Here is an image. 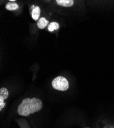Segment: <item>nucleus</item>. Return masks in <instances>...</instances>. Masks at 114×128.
I'll list each match as a JSON object with an SVG mask.
<instances>
[{"label": "nucleus", "instance_id": "f257e3e1", "mask_svg": "<svg viewBox=\"0 0 114 128\" xmlns=\"http://www.w3.org/2000/svg\"><path fill=\"white\" fill-rule=\"evenodd\" d=\"M43 107L41 101L36 98H29L23 100L17 108L19 115L23 116H28L31 114L37 112Z\"/></svg>", "mask_w": 114, "mask_h": 128}, {"label": "nucleus", "instance_id": "f03ea898", "mask_svg": "<svg viewBox=\"0 0 114 128\" xmlns=\"http://www.w3.org/2000/svg\"><path fill=\"white\" fill-rule=\"evenodd\" d=\"M52 87L59 91H65L69 88V84L68 80L64 77L59 76L55 78L52 82Z\"/></svg>", "mask_w": 114, "mask_h": 128}, {"label": "nucleus", "instance_id": "7ed1b4c3", "mask_svg": "<svg viewBox=\"0 0 114 128\" xmlns=\"http://www.w3.org/2000/svg\"><path fill=\"white\" fill-rule=\"evenodd\" d=\"M9 92L6 88H1L0 89V111H1L6 105L4 100L8 98Z\"/></svg>", "mask_w": 114, "mask_h": 128}, {"label": "nucleus", "instance_id": "20e7f679", "mask_svg": "<svg viewBox=\"0 0 114 128\" xmlns=\"http://www.w3.org/2000/svg\"><path fill=\"white\" fill-rule=\"evenodd\" d=\"M56 2L58 5L66 7H71L74 3L73 0H56Z\"/></svg>", "mask_w": 114, "mask_h": 128}, {"label": "nucleus", "instance_id": "39448f33", "mask_svg": "<svg viewBox=\"0 0 114 128\" xmlns=\"http://www.w3.org/2000/svg\"><path fill=\"white\" fill-rule=\"evenodd\" d=\"M40 14V9L38 6H35L32 10L31 12L32 18L35 21L38 20Z\"/></svg>", "mask_w": 114, "mask_h": 128}, {"label": "nucleus", "instance_id": "423d86ee", "mask_svg": "<svg viewBox=\"0 0 114 128\" xmlns=\"http://www.w3.org/2000/svg\"><path fill=\"white\" fill-rule=\"evenodd\" d=\"M49 24V21L47 20L45 18H40L37 22V26L38 28L42 29L45 28Z\"/></svg>", "mask_w": 114, "mask_h": 128}, {"label": "nucleus", "instance_id": "0eeeda50", "mask_svg": "<svg viewBox=\"0 0 114 128\" xmlns=\"http://www.w3.org/2000/svg\"><path fill=\"white\" fill-rule=\"evenodd\" d=\"M59 28V25L58 23L53 22L49 24L48 26V30L50 32H52L54 30H58Z\"/></svg>", "mask_w": 114, "mask_h": 128}, {"label": "nucleus", "instance_id": "6e6552de", "mask_svg": "<svg viewBox=\"0 0 114 128\" xmlns=\"http://www.w3.org/2000/svg\"><path fill=\"white\" fill-rule=\"evenodd\" d=\"M6 8L8 10L13 11V10L18 9L19 6L16 3H8L6 6Z\"/></svg>", "mask_w": 114, "mask_h": 128}, {"label": "nucleus", "instance_id": "1a4fd4ad", "mask_svg": "<svg viewBox=\"0 0 114 128\" xmlns=\"http://www.w3.org/2000/svg\"><path fill=\"white\" fill-rule=\"evenodd\" d=\"M10 2H14V1H15V0H10Z\"/></svg>", "mask_w": 114, "mask_h": 128}, {"label": "nucleus", "instance_id": "9d476101", "mask_svg": "<svg viewBox=\"0 0 114 128\" xmlns=\"http://www.w3.org/2000/svg\"><path fill=\"white\" fill-rule=\"evenodd\" d=\"M90 128V127H88V126H87V127H86V128Z\"/></svg>", "mask_w": 114, "mask_h": 128}]
</instances>
